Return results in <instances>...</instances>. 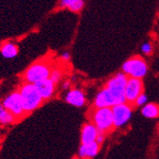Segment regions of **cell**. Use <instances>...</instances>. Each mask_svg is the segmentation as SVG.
<instances>
[{
    "mask_svg": "<svg viewBox=\"0 0 159 159\" xmlns=\"http://www.w3.org/2000/svg\"><path fill=\"white\" fill-rule=\"evenodd\" d=\"M91 123H93L99 132L104 134L112 131L114 126V117L112 108L110 107H102L97 108L93 107L89 115Z\"/></svg>",
    "mask_w": 159,
    "mask_h": 159,
    "instance_id": "1",
    "label": "cell"
},
{
    "mask_svg": "<svg viewBox=\"0 0 159 159\" xmlns=\"http://www.w3.org/2000/svg\"><path fill=\"white\" fill-rule=\"evenodd\" d=\"M19 92L22 97L24 110L26 114L31 113L32 111L36 110L44 102V98L40 95L38 89L33 84H24L20 87Z\"/></svg>",
    "mask_w": 159,
    "mask_h": 159,
    "instance_id": "2",
    "label": "cell"
},
{
    "mask_svg": "<svg viewBox=\"0 0 159 159\" xmlns=\"http://www.w3.org/2000/svg\"><path fill=\"white\" fill-rule=\"evenodd\" d=\"M52 68L51 65L47 61H37L26 69L24 79L26 83L35 84L38 82L48 79Z\"/></svg>",
    "mask_w": 159,
    "mask_h": 159,
    "instance_id": "3",
    "label": "cell"
},
{
    "mask_svg": "<svg viewBox=\"0 0 159 159\" xmlns=\"http://www.w3.org/2000/svg\"><path fill=\"white\" fill-rule=\"evenodd\" d=\"M128 78L129 77L122 71L117 72L108 80L104 85L115 97L117 104L126 102L125 86L128 81Z\"/></svg>",
    "mask_w": 159,
    "mask_h": 159,
    "instance_id": "4",
    "label": "cell"
},
{
    "mask_svg": "<svg viewBox=\"0 0 159 159\" xmlns=\"http://www.w3.org/2000/svg\"><path fill=\"white\" fill-rule=\"evenodd\" d=\"M121 70L129 78L143 79L149 70L147 62L140 56H134L129 58L122 65Z\"/></svg>",
    "mask_w": 159,
    "mask_h": 159,
    "instance_id": "5",
    "label": "cell"
},
{
    "mask_svg": "<svg viewBox=\"0 0 159 159\" xmlns=\"http://www.w3.org/2000/svg\"><path fill=\"white\" fill-rule=\"evenodd\" d=\"M114 126L115 128H121L126 125L132 117L133 106L131 103L125 102L116 104L112 107Z\"/></svg>",
    "mask_w": 159,
    "mask_h": 159,
    "instance_id": "6",
    "label": "cell"
},
{
    "mask_svg": "<svg viewBox=\"0 0 159 159\" xmlns=\"http://www.w3.org/2000/svg\"><path fill=\"white\" fill-rule=\"evenodd\" d=\"M5 109L13 114L16 117L22 116L25 114L22 97L19 91H14L9 94L2 102Z\"/></svg>",
    "mask_w": 159,
    "mask_h": 159,
    "instance_id": "7",
    "label": "cell"
},
{
    "mask_svg": "<svg viewBox=\"0 0 159 159\" xmlns=\"http://www.w3.org/2000/svg\"><path fill=\"white\" fill-rule=\"evenodd\" d=\"M144 85L141 79L128 78V81L125 86V98L126 102L134 104L136 98L143 93Z\"/></svg>",
    "mask_w": 159,
    "mask_h": 159,
    "instance_id": "8",
    "label": "cell"
},
{
    "mask_svg": "<svg viewBox=\"0 0 159 159\" xmlns=\"http://www.w3.org/2000/svg\"><path fill=\"white\" fill-rule=\"evenodd\" d=\"M94 107L102 108V107H110L112 108L114 105L117 104L115 97L111 94V92L104 86L101 89L94 98Z\"/></svg>",
    "mask_w": 159,
    "mask_h": 159,
    "instance_id": "9",
    "label": "cell"
},
{
    "mask_svg": "<svg viewBox=\"0 0 159 159\" xmlns=\"http://www.w3.org/2000/svg\"><path fill=\"white\" fill-rule=\"evenodd\" d=\"M65 101L74 107H83L86 103V97L83 90L79 88H72L66 91Z\"/></svg>",
    "mask_w": 159,
    "mask_h": 159,
    "instance_id": "10",
    "label": "cell"
},
{
    "mask_svg": "<svg viewBox=\"0 0 159 159\" xmlns=\"http://www.w3.org/2000/svg\"><path fill=\"white\" fill-rule=\"evenodd\" d=\"M56 85L57 84H54L49 78L35 84L36 88L44 98V101H48V99H50L53 97L56 90Z\"/></svg>",
    "mask_w": 159,
    "mask_h": 159,
    "instance_id": "11",
    "label": "cell"
},
{
    "mask_svg": "<svg viewBox=\"0 0 159 159\" xmlns=\"http://www.w3.org/2000/svg\"><path fill=\"white\" fill-rule=\"evenodd\" d=\"M99 134V131L93 123H85L82 129L81 141L82 144H88L96 141V139Z\"/></svg>",
    "mask_w": 159,
    "mask_h": 159,
    "instance_id": "12",
    "label": "cell"
},
{
    "mask_svg": "<svg viewBox=\"0 0 159 159\" xmlns=\"http://www.w3.org/2000/svg\"><path fill=\"white\" fill-rule=\"evenodd\" d=\"M99 151V144L97 141L82 144L79 148V156L81 159H89L95 157Z\"/></svg>",
    "mask_w": 159,
    "mask_h": 159,
    "instance_id": "13",
    "label": "cell"
},
{
    "mask_svg": "<svg viewBox=\"0 0 159 159\" xmlns=\"http://www.w3.org/2000/svg\"><path fill=\"white\" fill-rule=\"evenodd\" d=\"M0 53L5 59H13L19 53L18 46L12 42H5L0 47Z\"/></svg>",
    "mask_w": 159,
    "mask_h": 159,
    "instance_id": "14",
    "label": "cell"
},
{
    "mask_svg": "<svg viewBox=\"0 0 159 159\" xmlns=\"http://www.w3.org/2000/svg\"><path fill=\"white\" fill-rule=\"evenodd\" d=\"M60 7L68 9L73 12L81 11L84 7V0H60Z\"/></svg>",
    "mask_w": 159,
    "mask_h": 159,
    "instance_id": "15",
    "label": "cell"
},
{
    "mask_svg": "<svg viewBox=\"0 0 159 159\" xmlns=\"http://www.w3.org/2000/svg\"><path fill=\"white\" fill-rule=\"evenodd\" d=\"M141 114L147 118H155L159 116V105L155 103H146L141 108Z\"/></svg>",
    "mask_w": 159,
    "mask_h": 159,
    "instance_id": "16",
    "label": "cell"
},
{
    "mask_svg": "<svg viewBox=\"0 0 159 159\" xmlns=\"http://www.w3.org/2000/svg\"><path fill=\"white\" fill-rule=\"evenodd\" d=\"M16 120V116L11 114L7 109H3V111L0 113V124L7 126L10 124H13Z\"/></svg>",
    "mask_w": 159,
    "mask_h": 159,
    "instance_id": "17",
    "label": "cell"
},
{
    "mask_svg": "<svg viewBox=\"0 0 159 159\" xmlns=\"http://www.w3.org/2000/svg\"><path fill=\"white\" fill-rule=\"evenodd\" d=\"M63 76H64V73L62 71L61 68H58V67H53L52 70H51V73H50V76H49V79L51 81L58 84L60 83V81L63 79Z\"/></svg>",
    "mask_w": 159,
    "mask_h": 159,
    "instance_id": "18",
    "label": "cell"
},
{
    "mask_svg": "<svg viewBox=\"0 0 159 159\" xmlns=\"http://www.w3.org/2000/svg\"><path fill=\"white\" fill-rule=\"evenodd\" d=\"M147 101H148V97H147V95L143 92V93H141L140 95H139L137 98H136V99H135V102H134V105H136V106H143V105H145L146 103H147Z\"/></svg>",
    "mask_w": 159,
    "mask_h": 159,
    "instance_id": "19",
    "label": "cell"
},
{
    "mask_svg": "<svg viewBox=\"0 0 159 159\" xmlns=\"http://www.w3.org/2000/svg\"><path fill=\"white\" fill-rule=\"evenodd\" d=\"M141 52L145 55H151L152 52V45L149 42L143 43L141 45Z\"/></svg>",
    "mask_w": 159,
    "mask_h": 159,
    "instance_id": "20",
    "label": "cell"
},
{
    "mask_svg": "<svg viewBox=\"0 0 159 159\" xmlns=\"http://www.w3.org/2000/svg\"><path fill=\"white\" fill-rule=\"evenodd\" d=\"M61 60L64 62V63H68L69 61H70V59H71V54H70V52L69 51H64L62 54H61Z\"/></svg>",
    "mask_w": 159,
    "mask_h": 159,
    "instance_id": "21",
    "label": "cell"
},
{
    "mask_svg": "<svg viewBox=\"0 0 159 159\" xmlns=\"http://www.w3.org/2000/svg\"><path fill=\"white\" fill-rule=\"evenodd\" d=\"M70 85H71V81H68V80H66V81H64L61 84V87L64 91H67L69 90L70 88Z\"/></svg>",
    "mask_w": 159,
    "mask_h": 159,
    "instance_id": "22",
    "label": "cell"
},
{
    "mask_svg": "<svg viewBox=\"0 0 159 159\" xmlns=\"http://www.w3.org/2000/svg\"><path fill=\"white\" fill-rule=\"evenodd\" d=\"M104 139H105V134L102 133V132H99V134H98V137H97V139H96V141H97L99 145H101V144L103 143Z\"/></svg>",
    "mask_w": 159,
    "mask_h": 159,
    "instance_id": "23",
    "label": "cell"
},
{
    "mask_svg": "<svg viewBox=\"0 0 159 159\" xmlns=\"http://www.w3.org/2000/svg\"><path fill=\"white\" fill-rule=\"evenodd\" d=\"M3 109H4V106H3L2 102H0V113H1V112L3 111Z\"/></svg>",
    "mask_w": 159,
    "mask_h": 159,
    "instance_id": "24",
    "label": "cell"
},
{
    "mask_svg": "<svg viewBox=\"0 0 159 159\" xmlns=\"http://www.w3.org/2000/svg\"><path fill=\"white\" fill-rule=\"evenodd\" d=\"M72 159H80V158H77V157H75V158H72Z\"/></svg>",
    "mask_w": 159,
    "mask_h": 159,
    "instance_id": "25",
    "label": "cell"
},
{
    "mask_svg": "<svg viewBox=\"0 0 159 159\" xmlns=\"http://www.w3.org/2000/svg\"><path fill=\"white\" fill-rule=\"evenodd\" d=\"M0 47H1V45H0Z\"/></svg>",
    "mask_w": 159,
    "mask_h": 159,
    "instance_id": "26",
    "label": "cell"
}]
</instances>
